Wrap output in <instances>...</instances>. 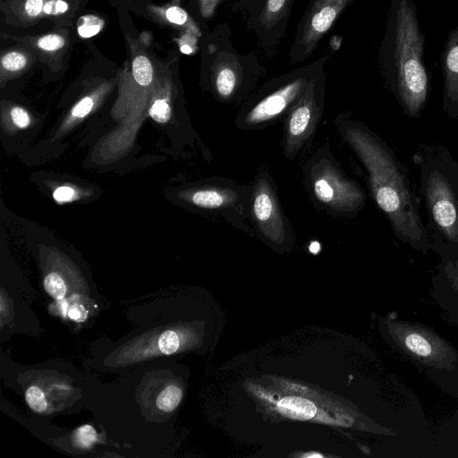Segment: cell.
Here are the masks:
<instances>
[{"instance_id": "cell-1", "label": "cell", "mask_w": 458, "mask_h": 458, "mask_svg": "<svg viewBox=\"0 0 458 458\" xmlns=\"http://www.w3.org/2000/svg\"><path fill=\"white\" fill-rule=\"evenodd\" d=\"M333 123L363 166L371 197L394 236L427 254L431 250L429 237L407 167L393 148L364 123L354 119L352 112L340 113Z\"/></svg>"}, {"instance_id": "cell-2", "label": "cell", "mask_w": 458, "mask_h": 458, "mask_svg": "<svg viewBox=\"0 0 458 458\" xmlns=\"http://www.w3.org/2000/svg\"><path fill=\"white\" fill-rule=\"evenodd\" d=\"M425 34L413 0H391L377 60L384 82L410 118H419L430 93Z\"/></svg>"}, {"instance_id": "cell-3", "label": "cell", "mask_w": 458, "mask_h": 458, "mask_svg": "<svg viewBox=\"0 0 458 458\" xmlns=\"http://www.w3.org/2000/svg\"><path fill=\"white\" fill-rule=\"evenodd\" d=\"M412 158L419 169L431 250L440 260L458 259V162L441 145H421Z\"/></svg>"}, {"instance_id": "cell-4", "label": "cell", "mask_w": 458, "mask_h": 458, "mask_svg": "<svg viewBox=\"0 0 458 458\" xmlns=\"http://www.w3.org/2000/svg\"><path fill=\"white\" fill-rule=\"evenodd\" d=\"M266 69L257 54H241L233 42L227 23L217 25L207 37L205 48L206 87L216 101L242 104L257 89Z\"/></svg>"}, {"instance_id": "cell-5", "label": "cell", "mask_w": 458, "mask_h": 458, "mask_svg": "<svg viewBox=\"0 0 458 458\" xmlns=\"http://www.w3.org/2000/svg\"><path fill=\"white\" fill-rule=\"evenodd\" d=\"M329 55L273 77L257 88L242 104L234 125L245 131L263 130L284 120L309 83L325 70Z\"/></svg>"}, {"instance_id": "cell-6", "label": "cell", "mask_w": 458, "mask_h": 458, "mask_svg": "<svg viewBox=\"0 0 458 458\" xmlns=\"http://www.w3.org/2000/svg\"><path fill=\"white\" fill-rule=\"evenodd\" d=\"M301 171L305 191L317 210L336 218H352L365 207L364 190L344 173L329 146L319 147Z\"/></svg>"}, {"instance_id": "cell-7", "label": "cell", "mask_w": 458, "mask_h": 458, "mask_svg": "<svg viewBox=\"0 0 458 458\" xmlns=\"http://www.w3.org/2000/svg\"><path fill=\"white\" fill-rule=\"evenodd\" d=\"M381 324L387 342L414 364L431 371L458 370V350L435 330L392 315Z\"/></svg>"}, {"instance_id": "cell-8", "label": "cell", "mask_w": 458, "mask_h": 458, "mask_svg": "<svg viewBox=\"0 0 458 458\" xmlns=\"http://www.w3.org/2000/svg\"><path fill=\"white\" fill-rule=\"evenodd\" d=\"M249 223L256 237L279 253L289 252L295 233L279 199L276 183L267 167H259L251 182Z\"/></svg>"}, {"instance_id": "cell-9", "label": "cell", "mask_w": 458, "mask_h": 458, "mask_svg": "<svg viewBox=\"0 0 458 458\" xmlns=\"http://www.w3.org/2000/svg\"><path fill=\"white\" fill-rule=\"evenodd\" d=\"M326 83L324 70L309 83L284 118L282 155L288 161H293L312 146L325 109Z\"/></svg>"}, {"instance_id": "cell-10", "label": "cell", "mask_w": 458, "mask_h": 458, "mask_svg": "<svg viewBox=\"0 0 458 458\" xmlns=\"http://www.w3.org/2000/svg\"><path fill=\"white\" fill-rule=\"evenodd\" d=\"M250 183L227 177H212L193 188L189 196L191 205L199 210L221 216L233 227L256 237L249 221Z\"/></svg>"}, {"instance_id": "cell-11", "label": "cell", "mask_w": 458, "mask_h": 458, "mask_svg": "<svg viewBox=\"0 0 458 458\" xmlns=\"http://www.w3.org/2000/svg\"><path fill=\"white\" fill-rule=\"evenodd\" d=\"M354 0H310L289 49V63L298 64L308 60L323 38Z\"/></svg>"}, {"instance_id": "cell-12", "label": "cell", "mask_w": 458, "mask_h": 458, "mask_svg": "<svg viewBox=\"0 0 458 458\" xmlns=\"http://www.w3.org/2000/svg\"><path fill=\"white\" fill-rule=\"evenodd\" d=\"M294 0H264L257 13L246 19V27L267 49L276 47L284 38Z\"/></svg>"}, {"instance_id": "cell-13", "label": "cell", "mask_w": 458, "mask_h": 458, "mask_svg": "<svg viewBox=\"0 0 458 458\" xmlns=\"http://www.w3.org/2000/svg\"><path fill=\"white\" fill-rule=\"evenodd\" d=\"M431 284L434 301L446 318L458 327V259L440 260Z\"/></svg>"}, {"instance_id": "cell-14", "label": "cell", "mask_w": 458, "mask_h": 458, "mask_svg": "<svg viewBox=\"0 0 458 458\" xmlns=\"http://www.w3.org/2000/svg\"><path fill=\"white\" fill-rule=\"evenodd\" d=\"M440 63L443 75V110L450 119L458 121V25L447 35Z\"/></svg>"}, {"instance_id": "cell-15", "label": "cell", "mask_w": 458, "mask_h": 458, "mask_svg": "<svg viewBox=\"0 0 458 458\" xmlns=\"http://www.w3.org/2000/svg\"><path fill=\"white\" fill-rule=\"evenodd\" d=\"M276 408L284 416L298 420H311L318 413L317 406L311 400L298 395H288L279 399Z\"/></svg>"}, {"instance_id": "cell-16", "label": "cell", "mask_w": 458, "mask_h": 458, "mask_svg": "<svg viewBox=\"0 0 458 458\" xmlns=\"http://www.w3.org/2000/svg\"><path fill=\"white\" fill-rule=\"evenodd\" d=\"M182 397V389L175 385H170L159 393L156 403L159 410L170 412L179 405Z\"/></svg>"}, {"instance_id": "cell-17", "label": "cell", "mask_w": 458, "mask_h": 458, "mask_svg": "<svg viewBox=\"0 0 458 458\" xmlns=\"http://www.w3.org/2000/svg\"><path fill=\"white\" fill-rule=\"evenodd\" d=\"M132 75L140 86H148L153 79V69L150 61L144 55H139L132 62Z\"/></svg>"}, {"instance_id": "cell-18", "label": "cell", "mask_w": 458, "mask_h": 458, "mask_svg": "<svg viewBox=\"0 0 458 458\" xmlns=\"http://www.w3.org/2000/svg\"><path fill=\"white\" fill-rule=\"evenodd\" d=\"M44 288L46 292L56 301H62L67 293V287L63 277L52 272L44 278Z\"/></svg>"}, {"instance_id": "cell-19", "label": "cell", "mask_w": 458, "mask_h": 458, "mask_svg": "<svg viewBox=\"0 0 458 458\" xmlns=\"http://www.w3.org/2000/svg\"><path fill=\"white\" fill-rule=\"evenodd\" d=\"M104 21L92 14L81 16L78 21L77 31L81 38L97 35L103 28Z\"/></svg>"}, {"instance_id": "cell-20", "label": "cell", "mask_w": 458, "mask_h": 458, "mask_svg": "<svg viewBox=\"0 0 458 458\" xmlns=\"http://www.w3.org/2000/svg\"><path fill=\"white\" fill-rule=\"evenodd\" d=\"M25 400L29 407L38 413L44 412L47 408L46 395L38 386H29L25 392Z\"/></svg>"}, {"instance_id": "cell-21", "label": "cell", "mask_w": 458, "mask_h": 458, "mask_svg": "<svg viewBox=\"0 0 458 458\" xmlns=\"http://www.w3.org/2000/svg\"><path fill=\"white\" fill-rule=\"evenodd\" d=\"M181 340L179 335L172 330H168L161 335L158 339L159 351L164 354H172L178 351Z\"/></svg>"}, {"instance_id": "cell-22", "label": "cell", "mask_w": 458, "mask_h": 458, "mask_svg": "<svg viewBox=\"0 0 458 458\" xmlns=\"http://www.w3.org/2000/svg\"><path fill=\"white\" fill-rule=\"evenodd\" d=\"M149 115L157 123H166L171 117V107L165 99L159 98L153 102Z\"/></svg>"}, {"instance_id": "cell-23", "label": "cell", "mask_w": 458, "mask_h": 458, "mask_svg": "<svg viewBox=\"0 0 458 458\" xmlns=\"http://www.w3.org/2000/svg\"><path fill=\"white\" fill-rule=\"evenodd\" d=\"M26 57L18 52H11L3 56L1 60L2 66L8 71H18L26 64Z\"/></svg>"}, {"instance_id": "cell-24", "label": "cell", "mask_w": 458, "mask_h": 458, "mask_svg": "<svg viewBox=\"0 0 458 458\" xmlns=\"http://www.w3.org/2000/svg\"><path fill=\"white\" fill-rule=\"evenodd\" d=\"M38 46L46 51H55L64 46V39L57 34H49L38 40Z\"/></svg>"}, {"instance_id": "cell-25", "label": "cell", "mask_w": 458, "mask_h": 458, "mask_svg": "<svg viewBox=\"0 0 458 458\" xmlns=\"http://www.w3.org/2000/svg\"><path fill=\"white\" fill-rule=\"evenodd\" d=\"M75 438L79 445L89 447L96 441L97 434L91 426L84 425L78 428Z\"/></svg>"}, {"instance_id": "cell-26", "label": "cell", "mask_w": 458, "mask_h": 458, "mask_svg": "<svg viewBox=\"0 0 458 458\" xmlns=\"http://www.w3.org/2000/svg\"><path fill=\"white\" fill-rule=\"evenodd\" d=\"M225 0H199V8L201 17L208 20L215 15V13L221 3Z\"/></svg>"}, {"instance_id": "cell-27", "label": "cell", "mask_w": 458, "mask_h": 458, "mask_svg": "<svg viewBox=\"0 0 458 458\" xmlns=\"http://www.w3.org/2000/svg\"><path fill=\"white\" fill-rule=\"evenodd\" d=\"M165 15L169 21L177 25H182L188 21V13L178 6L168 8Z\"/></svg>"}, {"instance_id": "cell-28", "label": "cell", "mask_w": 458, "mask_h": 458, "mask_svg": "<svg viewBox=\"0 0 458 458\" xmlns=\"http://www.w3.org/2000/svg\"><path fill=\"white\" fill-rule=\"evenodd\" d=\"M93 107V100L89 97L81 99L72 111L73 117L82 118L86 116Z\"/></svg>"}, {"instance_id": "cell-29", "label": "cell", "mask_w": 458, "mask_h": 458, "mask_svg": "<svg viewBox=\"0 0 458 458\" xmlns=\"http://www.w3.org/2000/svg\"><path fill=\"white\" fill-rule=\"evenodd\" d=\"M11 117L14 124L19 128H26L30 123L28 113L21 107H13L11 111Z\"/></svg>"}, {"instance_id": "cell-30", "label": "cell", "mask_w": 458, "mask_h": 458, "mask_svg": "<svg viewBox=\"0 0 458 458\" xmlns=\"http://www.w3.org/2000/svg\"><path fill=\"white\" fill-rule=\"evenodd\" d=\"M74 197L75 191L69 186H60L53 192L54 199L60 204L71 201Z\"/></svg>"}, {"instance_id": "cell-31", "label": "cell", "mask_w": 458, "mask_h": 458, "mask_svg": "<svg viewBox=\"0 0 458 458\" xmlns=\"http://www.w3.org/2000/svg\"><path fill=\"white\" fill-rule=\"evenodd\" d=\"M68 4L63 0H49L43 7V11L51 15H57L66 12Z\"/></svg>"}, {"instance_id": "cell-32", "label": "cell", "mask_w": 458, "mask_h": 458, "mask_svg": "<svg viewBox=\"0 0 458 458\" xmlns=\"http://www.w3.org/2000/svg\"><path fill=\"white\" fill-rule=\"evenodd\" d=\"M263 2L264 0H244L238 13H245L246 19L250 18L257 13Z\"/></svg>"}, {"instance_id": "cell-33", "label": "cell", "mask_w": 458, "mask_h": 458, "mask_svg": "<svg viewBox=\"0 0 458 458\" xmlns=\"http://www.w3.org/2000/svg\"><path fill=\"white\" fill-rule=\"evenodd\" d=\"M43 7V0H26L25 11L30 16L38 15Z\"/></svg>"}, {"instance_id": "cell-34", "label": "cell", "mask_w": 458, "mask_h": 458, "mask_svg": "<svg viewBox=\"0 0 458 458\" xmlns=\"http://www.w3.org/2000/svg\"><path fill=\"white\" fill-rule=\"evenodd\" d=\"M342 46V37L338 35H334L329 40V47L331 51H337Z\"/></svg>"}, {"instance_id": "cell-35", "label": "cell", "mask_w": 458, "mask_h": 458, "mask_svg": "<svg viewBox=\"0 0 458 458\" xmlns=\"http://www.w3.org/2000/svg\"><path fill=\"white\" fill-rule=\"evenodd\" d=\"M243 1H244V0H237V1L234 3V4L233 5L232 10H233V12L238 13V11H239V9H240L241 5L242 4Z\"/></svg>"}, {"instance_id": "cell-36", "label": "cell", "mask_w": 458, "mask_h": 458, "mask_svg": "<svg viewBox=\"0 0 458 458\" xmlns=\"http://www.w3.org/2000/svg\"><path fill=\"white\" fill-rule=\"evenodd\" d=\"M304 456H309V457H313V456H317L318 457H318H322V455L319 454H306Z\"/></svg>"}]
</instances>
